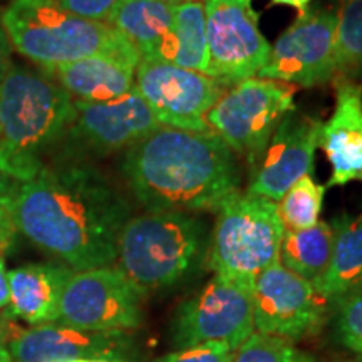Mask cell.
Masks as SVG:
<instances>
[{"label":"cell","instance_id":"1","mask_svg":"<svg viewBox=\"0 0 362 362\" xmlns=\"http://www.w3.org/2000/svg\"><path fill=\"white\" fill-rule=\"evenodd\" d=\"M13 225L40 250L74 272L110 267L131 206L101 171L89 165L44 168L21 183Z\"/></svg>","mask_w":362,"mask_h":362},{"label":"cell","instance_id":"2","mask_svg":"<svg viewBox=\"0 0 362 362\" xmlns=\"http://www.w3.org/2000/svg\"><path fill=\"white\" fill-rule=\"evenodd\" d=\"M123 173L148 211H216L240 192L233 151L210 129L160 126L126 151Z\"/></svg>","mask_w":362,"mask_h":362},{"label":"cell","instance_id":"3","mask_svg":"<svg viewBox=\"0 0 362 362\" xmlns=\"http://www.w3.org/2000/svg\"><path fill=\"white\" fill-rule=\"evenodd\" d=\"M74 119V99L44 72L8 67L0 81V173L27 183Z\"/></svg>","mask_w":362,"mask_h":362},{"label":"cell","instance_id":"4","mask_svg":"<svg viewBox=\"0 0 362 362\" xmlns=\"http://www.w3.org/2000/svg\"><path fill=\"white\" fill-rule=\"evenodd\" d=\"M8 42L40 67L69 64L93 56L141 57L115 27L66 12L56 0H12L0 13Z\"/></svg>","mask_w":362,"mask_h":362},{"label":"cell","instance_id":"5","mask_svg":"<svg viewBox=\"0 0 362 362\" xmlns=\"http://www.w3.org/2000/svg\"><path fill=\"white\" fill-rule=\"evenodd\" d=\"M206 225L185 211L131 216L117 240V269L146 293L178 285L200 265Z\"/></svg>","mask_w":362,"mask_h":362},{"label":"cell","instance_id":"6","mask_svg":"<svg viewBox=\"0 0 362 362\" xmlns=\"http://www.w3.org/2000/svg\"><path fill=\"white\" fill-rule=\"evenodd\" d=\"M216 211L210 267L220 277L253 288L255 279L279 260L285 226L277 203L237 192Z\"/></svg>","mask_w":362,"mask_h":362},{"label":"cell","instance_id":"7","mask_svg":"<svg viewBox=\"0 0 362 362\" xmlns=\"http://www.w3.org/2000/svg\"><path fill=\"white\" fill-rule=\"evenodd\" d=\"M293 94V86L279 81L245 79L221 93L208 111L206 126L252 170L280 121L296 110Z\"/></svg>","mask_w":362,"mask_h":362},{"label":"cell","instance_id":"8","mask_svg":"<svg viewBox=\"0 0 362 362\" xmlns=\"http://www.w3.org/2000/svg\"><path fill=\"white\" fill-rule=\"evenodd\" d=\"M144 292L117 267L74 272L67 280L54 324L126 332L143 322Z\"/></svg>","mask_w":362,"mask_h":362},{"label":"cell","instance_id":"9","mask_svg":"<svg viewBox=\"0 0 362 362\" xmlns=\"http://www.w3.org/2000/svg\"><path fill=\"white\" fill-rule=\"evenodd\" d=\"M255 332L252 288L214 275L197 296L181 302L171 324L176 349L225 342L238 349Z\"/></svg>","mask_w":362,"mask_h":362},{"label":"cell","instance_id":"10","mask_svg":"<svg viewBox=\"0 0 362 362\" xmlns=\"http://www.w3.org/2000/svg\"><path fill=\"white\" fill-rule=\"evenodd\" d=\"M336 76V13L315 8L300 13L275 40L257 78L312 89L332 83Z\"/></svg>","mask_w":362,"mask_h":362},{"label":"cell","instance_id":"11","mask_svg":"<svg viewBox=\"0 0 362 362\" xmlns=\"http://www.w3.org/2000/svg\"><path fill=\"white\" fill-rule=\"evenodd\" d=\"M210 72L223 88L257 78L269 59V40L262 34L252 0H205Z\"/></svg>","mask_w":362,"mask_h":362},{"label":"cell","instance_id":"12","mask_svg":"<svg viewBox=\"0 0 362 362\" xmlns=\"http://www.w3.org/2000/svg\"><path fill=\"white\" fill-rule=\"evenodd\" d=\"M134 86L158 123L188 131H208V111L223 93L210 76L144 59L136 67Z\"/></svg>","mask_w":362,"mask_h":362},{"label":"cell","instance_id":"13","mask_svg":"<svg viewBox=\"0 0 362 362\" xmlns=\"http://www.w3.org/2000/svg\"><path fill=\"white\" fill-rule=\"evenodd\" d=\"M325 305L312 282L292 274L279 260L262 272L252 288L255 332L288 342L317 332Z\"/></svg>","mask_w":362,"mask_h":362},{"label":"cell","instance_id":"14","mask_svg":"<svg viewBox=\"0 0 362 362\" xmlns=\"http://www.w3.org/2000/svg\"><path fill=\"white\" fill-rule=\"evenodd\" d=\"M320 123L296 110L288 112L250 170L247 192L277 203L293 183L307 175L312 176Z\"/></svg>","mask_w":362,"mask_h":362},{"label":"cell","instance_id":"15","mask_svg":"<svg viewBox=\"0 0 362 362\" xmlns=\"http://www.w3.org/2000/svg\"><path fill=\"white\" fill-rule=\"evenodd\" d=\"M160 123L144 103L138 89L106 103H86L74 99V119L69 133L81 146L94 153L129 149Z\"/></svg>","mask_w":362,"mask_h":362},{"label":"cell","instance_id":"16","mask_svg":"<svg viewBox=\"0 0 362 362\" xmlns=\"http://www.w3.org/2000/svg\"><path fill=\"white\" fill-rule=\"evenodd\" d=\"M124 332H96L61 324H44L19 330L8 342L12 362H74L94 357L117 359L128 352Z\"/></svg>","mask_w":362,"mask_h":362},{"label":"cell","instance_id":"17","mask_svg":"<svg viewBox=\"0 0 362 362\" xmlns=\"http://www.w3.org/2000/svg\"><path fill=\"white\" fill-rule=\"evenodd\" d=\"M332 84L336 104L319 129V148L332 170L327 188L362 181V83L334 78Z\"/></svg>","mask_w":362,"mask_h":362},{"label":"cell","instance_id":"18","mask_svg":"<svg viewBox=\"0 0 362 362\" xmlns=\"http://www.w3.org/2000/svg\"><path fill=\"white\" fill-rule=\"evenodd\" d=\"M136 67V62L124 57L93 56L69 64L42 67V72L76 101L106 103L134 89Z\"/></svg>","mask_w":362,"mask_h":362},{"label":"cell","instance_id":"19","mask_svg":"<svg viewBox=\"0 0 362 362\" xmlns=\"http://www.w3.org/2000/svg\"><path fill=\"white\" fill-rule=\"evenodd\" d=\"M74 270L57 264H29L8 272L11 302L7 315L33 327L54 324L59 302Z\"/></svg>","mask_w":362,"mask_h":362},{"label":"cell","instance_id":"20","mask_svg":"<svg viewBox=\"0 0 362 362\" xmlns=\"http://www.w3.org/2000/svg\"><path fill=\"white\" fill-rule=\"evenodd\" d=\"M330 226L334 232L332 255L324 274L312 285L325 304L336 305L362 291V215L342 214L330 221Z\"/></svg>","mask_w":362,"mask_h":362},{"label":"cell","instance_id":"21","mask_svg":"<svg viewBox=\"0 0 362 362\" xmlns=\"http://www.w3.org/2000/svg\"><path fill=\"white\" fill-rule=\"evenodd\" d=\"M173 24V6L161 0H119L110 22L144 61H161Z\"/></svg>","mask_w":362,"mask_h":362},{"label":"cell","instance_id":"22","mask_svg":"<svg viewBox=\"0 0 362 362\" xmlns=\"http://www.w3.org/2000/svg\"><path fill=\"white\" fill-rule=\"evenodd\" d=\"M175 24L161 62H170L183 69L202 74L210 72L205 2H188L173 6Z\"/></svg>","mask_w":362,"mask_h":362},{"label":"cell","instance_id":"23","mask_svg":"<svg viewBox=\"0 0 362 362\" xmlns=\"http://www.w3.org/2000/svg\"><path fill=\"white\" fill-rule=\"evenodd\" d=\"M334 247L330 221H317L305 230H285L279 262L298 277L315 282L324 274Z\"/></svg>","mask_w":362,"mask_h":362},{"label":"cell","instance_id":"24","mask_svg":"<svg viewBox=\"0 0 362 362\" xmlns=\"http://www.w3.org/2000/svg\"><path fill=\"white\" fill-rule=\"evenodd\" d=\"M337 76L362 83V0H336Z\"/></svg>","mask_w":362,"mask_h":362},{"label":"cell","instance_id":"25","mask_svg":"<svg viewBox=\"0 0 362 362\" xmlns=\"http://www.w3.org/2000/svg\"><path fill=\"white\" fill-rule=\"evenodd\" d=\"M325 185L317 183L310 175L293 183L277 202V211L285 230H305L319 221L322 211Z\"/></svg>","mask_w":362,"mask_h":362},{"label":"cell","instance_id":"26","mask_svg":"<svg viewBox=\"0 0 362 362\" xmlns=\"http://www.w3.org/2000/svg\"><path fill=\"white\" fill-rule=\"evenodd\" d=\"M232 362H315V359L285 339L253 332L238 347Z\"/></svg>","mask_w":362,"mask_h":362},{"label":"cell","instance_id":"27","mask_svg":"<svg viewBox=\"0 0 362 362\" xmlns=\"http://www.w3.org/2000/svg\"><path fill=\"white\" fill-rule=\"evenodd\" d=\"M334 307V330L339 342L362 356V291L342 298Z\"/></svg>","mask_w":362,"mask_h":362},{"label":"cell","instance_id":"28","mask_svg":"<svg viewBox=\"0 0 362 362\" xmlns=\"http://www.w3.org/2000/svg\"><path fill=\"white\" fill-rule=\"evenodd\" d=\"M237 349L225 342H205L178 349L165 356L160 362H232Z\"/></svg>","mask_w":362,"mask_h":362},{"label":"cell","instance_id":"29","mask_svg":"<svg viewBox=\"0 0 362 362\" xmlns=\"http://www.w3.org/2000/svg\"><path fill=\"white\" fill-rule=\"evenodd\" d=\"M56 2L72 16L110 25L119 0H56Z\"/></svg>","mask_w":362,"mask_h":362},{"label":"cell","instance_id":"30","mask_svg":"<svg viewBox=\"0 0 362 362\" xmlns=\"http://www.w3.org/2000/svg\"><path fill=\"white\" fill-rule=\"evenodd\" d=\"M16 183V180L0 173V230L4 233L11 235V237H13V233L17 232L16 225H13L12 210L21 185Z\"/></svg>","mask_w":362,"mask_h":362},{"label":"cell","instance_id":"31","mask_svg":"<svg viewBox=\"0 0 362 362\" xmlns=\"http://www.w3.org/2000/svg\"><path fill=\"white\" fill-rule=\"evenodd\" d=\"M11 42H8V37L4 30L2 22H0V81L4 79L8 67H11Z\"/></svg>","mask_w":362,"mask_h":362},{"label":"cell","instance_id":"32","mask_svg":"<svg viewBox=\"0 0 362 362\" xmlns=\"http://www.w3.org/2000/svg\"><path fill=\"white\" fill-rule=\"evenodd\" d=\"M11 302V287H8V272L6 262L0 257V310H7Z\"/></svg>","mask_w":362,"mask_h":362},{"label":"cell","instance_id":"33","mask_svg":"<svg viewBox=\"0 0 362 362\" xmlns=\"http://www.w3.org/2000/svg\"><path fill=\"white\" fill-rule=\"evenodd\" d=\"M19 330L21 329L13 327V325L6 319V317L0 315V344L11 342L13 336H16L13 332H19Z\"/></svg>","mask_w":362,"mask_h":362},{"label":"cell","instance_id":"34","mask_svg":"<svg viewBox=\"0 0 362 362\" xmlns=\"http://www.w3.org/2000/svg\"><path fill=\"white\" fill-rule=\"evenodd\" d=\"M274 4H277V6H288L292 8H296L300 13L307 12V8H309L312 0H272Z\"/></svg>","mask_w":362,"mask_h":362},{"label":"cell","instance_id":"35","mask_svg":"<svg viewBox=\"0 0 362 362\" xmlns=\"http://www.w3.org/2000/svg\"><path fill=\"white\" fill-rule=\"evenodd\" d=\"M74 362H126V361L112 359V357H94V359H79Z\"/></svg>","mask_w":362,"mask_h":362},{"label":"cell","instance_id":"36","mask_svg":"<svg viewBox=\"0 0 362 362\" xmlns=\"http://www.w3.org/2000/svg\"><path fill=\"white\" fill-rule=\"evenodd\" d=\"M0 362H12V357H11V352L4 344H0Z\"/></svg>","mask_w":362,"mask_h":362},{"label":"cell","instance_id":"37","mask_svg":"<svg viewBox=\"0 0 362 362\" xmlns=\"http://www.w3.org/2000/svg\"><path fill=\"white\" fill-rule=\"evenodd\" d=\"M12 238L13 237H11V235L4 233L2 230H0V245H4V247L8 248V245H11V243H12Z\"/></svg>","mask_w":362,"mask_h":362},{"label":"cell","instance_id":"38","mask_svg":"<svg viewBox=\"0 0 362 362\" xmlns=\"http://www.w3.org/2000/svg\"><path fill=\"white\" fill-rule=\"evenodd\" d=\"M161 2L168 4V6H180V4H188V2H205V0H161Z\"/></svg>","mask_w":362,"mask_h":362},{"label":"cell","instance_id":"39","mask_svg":"<svg viewBox=\"0 0 362 362\" xmlns=\"http://www.w3.org/2000/svg\"><path fill=\"white\" fill-rule=\"evenodd\" d=\"M7 250V247H4V245H0V257H2V253Z\"/></svg>","mask_w":362,"mask_h":362}]
</instances>
